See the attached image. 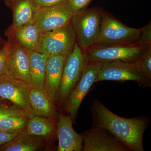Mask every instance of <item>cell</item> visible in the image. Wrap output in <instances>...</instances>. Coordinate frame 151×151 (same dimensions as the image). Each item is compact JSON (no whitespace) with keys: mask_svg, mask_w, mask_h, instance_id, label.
Masks as SVG:
<instances>
[{"mask_svg":"<svg viewBox=\"0 0 151 151\" xmlns=\"http://www.w3.org/2000/svg\"><path fill=\"white\" fill-rule=\"evenodd\" d=\"M21 115L26 116L21 109L8 100L0 97V121L7 116Z\"/></svg>","mask_w":151,"mask_h":151,"instance_id":"obj_23","label":"cell"},{"mask_svg":"<svg viewBox=\"0 0 151 151\" xmlns=\"http://www.w3.org/2000/svg\"><path fill=\"white\" fill-rule=\"evenodd\" d=\"M103 10L85 9L76 13L71 24L76 35V42L84 53L97 40L100 28Z\"/></svg>","mask_w":151,"mask_h":151,"instance_id":"obj_3","label":"cell"},{"mask_svg":"<svg viewBox=\"0 0 151 151\" xmlns=\"http://www.w3.org/2000/svg\"><path fill=\"white\" fill-rule=\"evenodd\" d=\"M76 43V35L71 23L60 28L41 33L36 50L48 57L59 54L67 57Z\"/></svg>","mask_w":151,"mask_h":151,"instance_id":"obj_4","label":"cell"},{"mask_svg":"<svg viewBox=\"0 0 151 151\" xmlns=\"http://www.w3.org/2000/svg\"><path fill=\"white\" fill-rule=\"evenodd\" d=\"M41 32L33 21L18 27L10 26L5 32L8 39L14 40L28 51L36 50Z\"/></svg>","mask_w":151,"mask_h":151,"instance_id":"obj_15","label":"cell"},{"mask_svg":"<svg viewBox=\"0 0 151 151\" xmlns=\"http://www.w3.org/2000/svg\"><path fill=\"white\" fill-rule=\"evenodd\" d=\"M8 40L10 42V47L7 60L6 74L31 86L28 51L14 40Z\"/></svg>","mask_w":151,"mask_h":151,"instance_id":"obj_12","label":"cell"},{"mask_svg":"<svg viewBox=\"0 0 151 151\" xmlns=\"http://www.w3.org/2000/svg\"><path fill=\"white\" fill-rule=\"evenodd\" d=\"M7 40H5L0 35V50L4 46Z\"/></svg>","mask_w":151,"mask_h":151,"instance_id":"obj_29","label":"cell"},{"mask_svg":"<svg viewBox=\"0 0 151 151\" xmlns=\"http://www.w3.org/2000/svg\"><path fill=\"white\" fill-rule=\"evenodd\" d=\"M18 134L7 133L0 129V147L11 140Z\"/></svg>","mask_w":151,"mask_h":151,"instance_id":"obj_28","label":"cell"},{"mask_svg":"<svg viewBox=\"0 0 151 151\" xmlns=\"http://www.w3.org/2000/svg\"><path fill=\"white\" fill-rule=\"evenodd\" d=\"M57 120L35 115L29 119L25 133L44 138L51 137L56 133Z\"/></svg>","mask_w":151,"mask_h":151,"instance_id":"obj_20","label":"cell"},{"mask_svg":"<svg viewBox=\"0 0 151 151\" xmlns=\"http://www.w3.org/2000/svg\"><path fill=\"white\" fill-rule=\"evenodd\" d=\"M29 101L35 115L58 120L59 114L55 102L44 90L31 88Z\"/></svg>","mask_w":151,"mask_h":151,"instance_id":"obj_17","label":"cell"},{"mask_svg":"<svg viewBox=\"0 0 151 151\" xmlns=\"http://www.w3.org/2000/svg\"><path fill=\"white\" fill-rule=\"evenodd\" d=\"M75 13L68 1L56 5L39 8L33 19L41 32L60 28L70 23Z\"/></svg>","mask_w":151,"mask_h":151,"instance_id":"obj_9","label":"cell"},{"mask_svg":"<svg viewBox=\"0 0 151 151\" xmlns=\"http://www.w3.org/2000/svg\"><path fill=\"white\" fill-rule=\"evenodd\" d=\"M103 81H133L142 87L151 86L140 70L137 60L117 61L102 64L97 82Z\"/></svg>","mask_w":151,"mask_h":151,"instance_id":"obj_8","label":"cell"},{"mask_svg":"<svg viewBox=\"0 0 151 151\" xmlns=\"http://www.w3.org/2000/svg\"><path fill=\"white\" fill-rule=\"evenodd\" d=\"M139 45L148 48L151 46V22L144 27L142 28V33L137 42Z\"/></svg>","mask_w":151,"mask_h":151,"instance_id":"obj_24","label":"cell"},{"mask_svg":"<svg viewBox=\"0 0 151 151\" xmlns=\"http://www.w3.org/2000/svg\"><path fill=\"white\" fill-rule=\"evenodd\" d=\"M142 31V28L136 29L129 27L113 15L103 11L100 32L94 43H137Z\"/></svg>","mask_w":151,"mask_h":151,"instance_id":"obj_5","label":"cell"},{"mask_svg":"<svg viewBox=\"0 0 151 151\" xmlns=\"http://www.w3.org/2000/svg\"><path fill=\"white\" fill-rule=\"evenodd\" d=\"M103 63L88 61L81 77L74 87L64 105L65 112L74 121L82 101L93 84L97 82L98 74Z\"/></svg>","mask_w":151,"mask_h":151,"instance_id":"obj_7","label":"cell"},{"mask_svg":"<svg viewBox=\"0 0 151 151\" xmlns=\"http://www.w3.org/2000/svg\"><path fill=\"white\" fill-rule=\"evenodd\" d=\"M6 6L13 13V23L11 26L18 27L33 21L39 8L35 0H4Z\"/></svg>","mask_w":151,"mask_h":151,"instance_id":"obj_16","label":"cell"},{"mask_svg":"<svg viewBox=\"0 0 151 151\" xmlns=\"http://www.w3.org/2000/svg\"><path fill=\"white\" fill-rule=\"evenodd\" d=\"M32 88L44 90L47 57L37 51H28Z\"/></svg>","mask_w":151,"mask_h":151,"instance_id":"obj_19","label":"cell"},{"mask_svg":"<svg viewBox=\"0 0 151 151\" xmlns=\"http://www.w3.org/2000/svg\"><path fill=\"white\" fill-rule=\"evenodd\" d=\"M148 48L137 43H94L84 53L88 61L101 63L113 61H134L138 60Z\"/></svg>","mask_w":151,"mask_h":151,"instance_id":"obj_2","label":"cell"},{"mask_svg":"<svg viewBox=\"0 0 151 151\" xmlns=\"http://www.w3.org/2000/svg\"><path fill=\"white\" fill-rule=\"evenodd\" d=\"M31 88L24 81L7 74L0 76V97L8 100L21 109L29 119L35 115L29 101Z\"/></svg>","mask_w":151,"mask_h":151,"instance_id":"obj_10","label":"cell"},{"mask_svg":"<svg viewBox=\"0 0 151 151\" xmlns=\"http://www.w3.org/2000/svg\"><path fill=\"white\" fill-rule=\"evenodd\" d=\"M137 62L141 72L151 84V46L137 60Z\"/></svg>","mask_w":151,"mask_h":151,"instance_id":"obj_22","label":"cell"},{"mask_svg":"<svg viewBox=\"0 0 151 151\" xmlns=\"http://www.w3.org/2000/svg\"><path fill=\"white\" fill-rule=\"evenodd\" d=\"M29 119L24 115L5 117L0 121V129L11 134L25 133Z\"/></svg>","mask_w":151,"mask_h":151,"instance_id":"obj_21","label":"cell"},{"mask_svg":"<svg viewBox=\"0 0 151 151\" xmlns=\"http://www.w3.org/2000/svg\"><path fill=\"white\" fill-rule=\"evenodd\" d=\"M83 151H129L111 132L94 126L82 135Z\"/></svg>","mask_w":151,"mask_h":151,"instance_id":"obj_11","label":"cell"},{"mask_svg":"<svg viewBox=\"0 0 151 151\" xmlns=\"http://www.w3.org/2000/svg\"><path fill=\"white\" fill-rule=\"evenodd\" d=\"M56 134L58 140V151H81L83 138L74 131L71 117L60 113L57 123Z\"/></svg>","mask_w":151,"mask_h":151,"instance_id":"obj_13","label":"cell"},{"mask_svg":"<svg viewBox=\"0 0 151 151\" xmlns=\"http://www.w3.org/2000/svg\"><path fill=\"white\" fill-rule=\"evenodd\" d=\"M65 57L53 54L47 57L44 91L55 102L59 90Z\"/></svg>","mask_w":151,"mask_h":151,"instance_id":"obj_14","label":"cell"},{"mask_svg":"<svg viewBox=\"0 0 151 151\" xmlns=\"http://www.w3.org/2000/svg\"><path fill=\"white\" fill-rule=\"evenodd\" d=\"M39 7H45L56 5L68 0H35Z\"/></svg>","mask_w":151,"mask_h":151,"instance_id":"obj_27","label":"cell"},{"mask_svg":"<svg viewBox=\"0 0 151 151\" xmlns=\"http://www.w3.org/2000/svg\"><path fill=\"white\" fill-rule=\"evenodd\" d=\"M92 0H68L70 8L75 13L86 9Z\"/></svg>","mask_w":151,"mask_h":151,"instance_id":"obj_26","label":"cell"},{"mask_svg":"<svg viewBox=\"0 0 151 151\" xmlns=\"http://www.w3.org/2000/svg\"><path fill=\"white\" fill-rule=\"evenodd\" d=\"M87 60L76 43L73 52L65 58L62 78L56 101L60 106L65 104L71 91L81 77Z\"/></svg>","mask_w":151,"mask_h":151,"instance_id":"obj_6","label":"cell"},{"mask_svg":"<svg viewBox=\"0 0 151 151\" xmlns=\"http://www.w3.org/2000/svg\"><path fill=\"white\" fill-rule=\"evenodd\" d=\"M92 110L94 126L111 132L129 151H144L143 137L150 123L149 119L145 117L123 118L97 100L93 102Z\"/></svg>","mask_w":151,"mask_h":151,"instance_id":"obj_1","label":"cell"},{"mask_svg":"<svg viewBox=\"0 0 151 151\" xmlns=\"http://www.w3.org/2000/svg\"><path fill=\"white\" fill-rule=\"evenodd\" d=\"M10 47V42L7 40L4 46L0 50V76L7 74V60Z\"/></svg>","mask_w":151,"mask_h":151,"instance_id":"obj_25","label":"cell"},{"mask_svg":"<svg viewBox=\"0 0 151 151\" xmlns=\"http://www.w3.org/2000/svg\"><path fill=\"white\" fill-rule=\"evenodd\" d=\"M44 138L29 134H18L11 140L0 147V151H35L44 146Z\"/></svg>","mask_w":151,"mask_h":151,"instance_id":"obj_18","label":"cell"}]
</instances>
